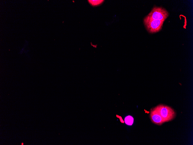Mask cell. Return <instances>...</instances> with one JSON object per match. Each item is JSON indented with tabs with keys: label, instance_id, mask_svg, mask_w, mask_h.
Returning <instances> with one entry per match:
<instances>
[{
	"label": "cell",
	"instance_id": "7a4b0ae2",
	"mask_svg": "<svg viewBox=\"0 0 193 145\" xmlns=\"http://www.w3.org/2000/svg\"><path fill=\"white\" fill-rule=\"evenodd\" d=\"M169 13L164 8L161 7L155 6L151 11L145 17L154 20H159L164 21L169 16Z\"/></svg>",
	"mask_w": 193,
	"mask_h": 145
},
{
	"label": "cell",
	"instance_id": "8992f818",
	"mask_svg": "<svg viewBox=\"0 0 193 145\" xmlns=\"http://www.w3.org/2000/svg\"><path fill=\"white\" fill-rule=\"evenodd\" d=\"M103 0H90L89 1V2L92 5H97L101 4L103 1Z\"/></svg>",
	"mask_w": 193,
	"mask_h": 145
},
{
	"label": "cell",
	"instance_id": "5b68a950",
	"mask_svg": "<svg viewBox=\"0 0 193 145\" xmlns=\"http://www.w3.org/2000/svg\"><path fill=\"white\" fill-rule=\"evenodd\" d=\"M133 118L130 115L126 116L125 119V123L129 125H131L133 122Z\"/></svg>",
	"mask_w": 193,
	"mask_h": 145
},
{
	"label": "cell",
	"instance_id": "3957f363",
	"mask_svg": "<svg viewBox=\"0 0 193 145\" xmlns=\"http://www.w3.org/2000/svg\"><path fill=\"white\" fill-rule=\"evenodd\" d=\"M164 21L159 20L149 19L144 17V23L147 30L150 33L160 31Z\"/></svg>",
	"mask_w": 193,
	"mask_h": 145
},
{
	"label": "cell",
	"instance_id": "6da1fadb",
	"mask_svg": "<svg viewBox=\"0 0 193 145\" xmlns=\"http://www.w3.org/2000/svg\"><path fill=\"white\" fill-rule=\"evenodd\" d=\"M155 108L162 117L164 122L171 120L175 116V112L169 106L161 104Z\"/></svg>",
	"mask_w": 193,
	"mask_h": 145
},
{
	"label": "cell",
	"instance_id": "277c9868",
	"mask_svg": "<svg viewBox=\"0 0 193 145\" xmlns=\"http://www.w3.org/2000/svg\"><path fill=\"white\" fill-rule=\"evenodd\" d=\"M150 116L152 122L155 124L160 125L164 122L162 117L155 108L151 109Z\"/></svg>",
	"mask_w": 193,
	"mask_h": 145
}]
</instances>
